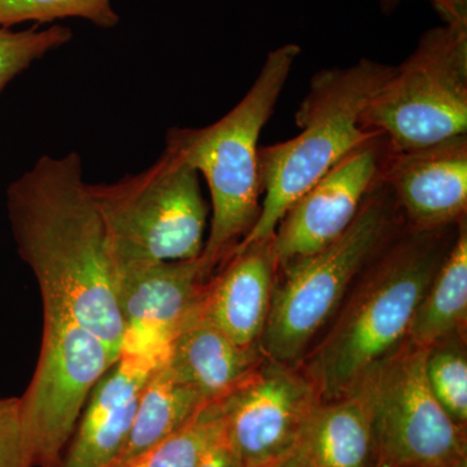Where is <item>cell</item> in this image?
<instances>
[{"label":"cell","mask_w":467,"mask_h":467,"mask_svg":"<svg viewBox=\"0 0 467 467\" xmlns=\"http://www.w3.org/2000/svg\"><path fill=\"white\" fill-rule=\"evenodd\" d=\"M7 211L18 254L41 290L43 313L73 319L117 361L125 337L119 265L78 153L42 156L8 187Z\"/></svg>","instance_id":"obj_1"},{"label":"cell","mask_w":467,"mask_h":467,"mask_svg":"<svg viewBox=\"0 0 467 467\" xmlns=\"http://www.w3.org/2000/svg\"><path fill=\"white\" fill-rule=\"evenodd\" d=\"M459 225L418 230L404 223L365 266L333 327L301 370L319 401L352 392L371 368L408 339L418 306L451 250Z\"/></svg>","instance_id":"obj_2"},{"label":"cell","mask_w":467,"mask_h":467,"mask_svg":"<svg viewBox=\"0 0 467 467\" xmlns=\"http://www.w3.org/2000/svg\"><path fill=\"white\" fill-rule=\"evenodd\" d=\"M300 54L296 43L270 51L250 90L223 119L168 133L165 149L202 174L211 192V230L201 259L213 275L259 218L260 135Z\"/></svg>","instance_id":"obj_3"},{"label":"cell","mask_w":467,"mask_h":467,"mask_svg":"<svg viewBox=\"0 0 467 467\" xmlns=\"http://www.w3.org/2000/svg\"><path fill=\"white\" fill-rule=\"evenodd\" d=\"M393 67L361 58L353 66L328 67L313 76L308 94L295 113L300 133L285 142L260 147L264 199L259 218L236 248L272 239L294 202L340 160L377 135L362 126L361 117Z\"/></svg>","instance_id":"obj_4"},{"label":"cell","mask_w":467,"mask_h":467,"mask_svg":"<svg viewBox=\"0 0 467 467\" xmlns=\"http://www.w3.org/2000/svg\"><path fill=\"white\" fill-rule=\"evenodd\" d=\"M404 220L391 190L380 182L352 225L316 254L292 261L275 285L265 331L264 356L296 367L319 331L337 316L348 291L377 252L400 229Z\"/></svg>","instance_id":"obj_5"},{"label":"cell","mask_w":467,"mask_h":467,"mask_svg":"<svg viewBox=\"0 0 467 467\" xmlns=\"http://www.w3.org/2000/svg\"><path fill=\"white\" fill-rule=\"evenodd\" d=\"M361 122L393 152L467 135V23L426 30L368 101Z\"/></svg>","instance_id":"obj_6"},{"label":"cell","mask_w":467,"mask_h":467,"mask_svg":"<svg viewBox=\"0 0 467 467\" xmlns=\"http://www.w3.org/2000/svg\"><path fill=\"white\" fill-rule=\"evenodd\" d=\"M88 192L109 232L117 265L202 256L208 207L199 173L165 149L146 171Z\"/></svg>","instance_id":"obj_7"},{"label":"cell","mask_w":467,"mask_h":467,"mask_svg":"<svg viewBox=\"0 0 467 467\" xmlns=\"http://www.w3.org/2000/svg\"><path fill=\"white\" fill-rule=\"evenodd\" d=\"M429 349L405 340L353 389L370 411L376 467H466L465 427L427 382Z\"/></svg>","instance_id":"obj_8"},{"label":"cell","mask_w":467,"mask_h":467,"mask_svg":"<svg viewBox=\"0 0 467 467\" xmlns=\"http://www.w3.org/2000/svg\"><path fill=\"white\" fill-rule=\"evenodd\" d=\"M116 359L106 344L73 319L43 313L38 362L18 398L32 467H58L82 411Z\"/></svg>","instance_id":"obj_9"},{"label":"cell","mask_w":467,"mask_h":467,"mask_svg":"<svg viewBox=\"0 0 467 467\" xmlns=\"http://www.w3.org/2000/svg\"><path fill=\"white\" fill-rule=\"evenodd\" d=\"M223 436L241 467H278L300 447L319 399L296 367L264 358L221 398Z\"/></svg>","instance_id":"obj_10"},{"label":"cell","mask_w":467,"mask_h":467,"mask_svg":"<svg viewBox=\"0 0 467 467\" xmlns=\"http://www.w3.org/2000/svg\"><path fill=\"white\" fill-rule=\"evenodd\" d=\"M391 152L386 138L374 135L294 202L273 235L278 269L327 247L347 232L368 193L382 182Z\"/></svg>","instance_id":"obj_11"},{"label":"cell","mask_w":467,"mask_h":467,"mask_svg":"<svg viewBox=\"0 0 467 467\" xmlns=\"http://www.w3.org/2000/svg\"><path fill=\"white\" fill-rule=\"evenodd\" d=\"M212 276L201 257L119 264L117 295L125 324L121 353L167 358L174 335L201 308Z\"/></svg>","instance_id":"obj_12"},{"label":"cell","mask_w":467,"mask_h":467,"mask_svg":"<svg viewBox=\"0 0 467 467\" xmlns=\"http://www.w3.org/2000/svg\"><path fill=\"white\" fill-rule=\"evenodd\" d=\"M405 225H459L467 211V135L427 149L391 152L383 171Z\"/></svg>","instance_id":"obj_13"},{"label":"cell","mask_w":467,"mask_h":467,"mask_svg":"<svg viewBox=\"0 0 467 467\" xmlns=\"http://www.w3.org/2000/svg\"><path fill=\"white\" fill-rule=\"evenodd\" d=\"M160 356L122 352L100 378L58 467H107L124 448L140 393Z\"/></svg>","instance_id":"obj_14"},{"label":"cell","mask_w":467,"mask_h":467,"mask_svg":"<svg viewBox=\"0 0 467 467\" xmlns=\"http://www.w3.org/2000/svg\"><path fill=\"white\" fill-rule=\"evenodd\" d=\"M276 273L273 238L236 248L208 282L199 312L238 346L261 348Z\"/></svg>","instance_id":"obj_15"},{"label":"cell","mask_w":467,"mask_h":467,"mask_svg":"<svg viewBox=\"0 0 467 467\" xmlns=\"http://www.w3.org/2000/svg\"><path fill=\"white\" fill-rule=\"evenodd\" d=\"M261 348H244L202 317L199 309L169 346L165 365L208 400L233 391L264 361Z\"/></svg>","instance_id":"obj_16"},{"label":"cell","mask_w":467,"mask_h":467,"mask_svg":"<svg viewBox=\"0 0 467 467\" xmlns=\"http://www.w3.org/2000/svg\"><path fill=\"white\" fill-rule=\"evenodd\" d=\"M297 453L310 467H376L370 411L361 393L319 401L306 420Z\"/></svg>","instance_id":"obj_17"},{"label":"cell","mask_w":467,"mask_h":467,"mask_svg":"<svg viewBox=\"0 0 467 467\" xmlns=\"http://www.w3.org/2000/svg\"><path fill=\"white\" fill-rule=\"evenodd\" d=\"M209 401L198 389L178 379L162 362L144 384L130 434L113 462L131 459L167 441Z\"/></svg>","instance_id":"obj_18"},{"label":"cell","mask_w":467,"mask_h":467,"mask_svg":"<svg viewBox=\"0 0 467 467\" xmlns=\"http://www.w3.org/2000/svg\"><path fill=\"white\" fill-rule=\"evenodd\" d=\"M467 316V226L461 221L447 256L411 321L408 340L431 348L461 333Z\"/></svg>","instance_id":"obj_19"},{"label":"cell","mask_w":467,"mask_h":467,"mask_svg":"<svg viewBox=\"0 0 467 467\" xmlns=\"http://www.w3.org/2000/svg\"><path fill=\"white\" fill-rule=\"evenodd\" d=\"M223 432L221 399L212 400L167 441L131 459L107 467H196Z\"/></svg>","instance_id":"obj_20"},{"label":"cell","mask_w":467,"mask_h":467,"mask_svg":"<svg viewBox=\"0 0 467 467\" xmlns=\"http://www.w3.org/2000/svg\"><path fill=\"white\" fill-rule=\"evenodd\" d=\"M460 335V334H459ZM459 335L431 347L426 358V377L431 392L454 423L467 422V358Z\"/></svg>","instance_id":"obj_21"},{"label":"cell","mask_w":467,"mask_h":467,"mask_svg":"<svg viewBox=\"0 0 467 467\" xmlns=\"http://www.w3.org/2000/svg\"><path fill=\"white\" fill-rule=\"evenodd\" d=\"M79 17L100 27H113L119 17L110 0H0V26L26 21L48 23L57 18Z\"/></svg>","instance_id":"obj_22"},{"label":"cell","mask_w":467,"mask_h":467,"mask_svg":"<svg viewBox=\"0 0 467 467\" xmlns=\"http://www.w3.org/2000/svg\"><path fill=\"white\" fill-rule=\"evenodd\" d=\"M72 32L66 26H55L48 29H32L14 32L9 27L0 29V92L34 61L48 52L57 50L70 41Z\"/></svg>","instance_id":"obj_23"},{"label":"cell","mask_w":467,"mask_h":467,"mask_svg":"<svg viewBox=\"0 0 467 467\" xmlns=\"http://www.w3.org/2000/svg\"><path fill=\"white\" fill-rule=\"evenodd\" d=\"M0 467H32L21 427L18 398H0Z\"/></svg>","instance_id":"obj_24"},{"label":"cell","mask_w":467,"mask_h":467,"mask_svg":"<svg viewBox=\"0 0 467 467\" xmlns=\"http://www.w3.org/2000/svg\"><path fill=\"white\" fill-rule=\"evenodd\" d=\"M404 0H379L384 14L389 15ZM444 23H467V0H429Z\"/></svg>","instance_id":"obj_25"},{"label":"cell","mask_w":467,"mask_h":467,"mask_svg":"<svg viewBox=\"0 0 467 467\" xmlns=\"http://www.w3.org/2000/svg\"><path fill=\"white\" fill-rule=\"evenodd\" d=\"M196 467H241V465L234 456L233 451L230 450L223 432L216 442L205 451Z\"/></svg>","instance_id":"obj_26"},{"label":"cell","mask_w":467,"mask_h":467,"mask_svg":"<svg viewBox=\"0 0 467 467\" xmlns=\"http://www.w3.org/2000/svg\"><path fill=\"white\" fill-rule=\"evenodd\" d=\"M278 467H310V465L296 451V453H295L291 459H288L285 461V462L282 463V465Z\"/></svg>","instance_id":"obj_27"}]
</instances>
